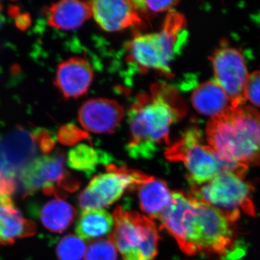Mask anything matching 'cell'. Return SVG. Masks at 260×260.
Masks as SVG:
<instances>
[{
  "label": "cell",
  "instance_id": "6da1fadb",
  "mask_svg": "<svg viewBox=\"0 0 260 260\" xmlns=\"http://www.w3.org/2000/svg\"><path fill=\"white\" fill-rule=\"evenodd\" d=\"M158 220L160 229L167 230L187 255L223 257L235 246L232 222L216 208L181 191H173L170 204Z\"/></svg>",
  "mask_w": 260,
  "mask_h": 260
},
{
  "label": "cell",
  "instance_id": "7a4b0ae2",
  "mask_svg": "<svg viewBox=\"0 0 260 260\" xmlns=\"http://www.w3.org/2000/svg\"><path fill=\"white\" fill-rule=\"evenodd\" d=\"M186 112L185 103L179 93L166 84H154L150 94H139L128 111L130 156L150 158L159 146L169 145L171 126L182 119Z\"/></svg>",
  "mask_w": 260,
  "mask_h": 260
},
{
  "label": "cell",
  "instance_id": "3957f363",
  "mask_svg": "<svg viewBox=\"0 0 260 260\" xmlns=\"http://www.w3.org/2000/svg\"><path fill=\"white\" fill-rule=\"evenodd\" d=\"M208 145L225 161L248 169L260 164V112L252 106H230L207 124Z\"/></svg>",
  "mask_w": 260,
  "mask_h": 260
},
{
  "label": "cell",
  "instance_id": "277c9868",
  "mask_svg": "<svg viewBox=\"0 0 260 260\" xmlns=\"http://www.w3.org/2000/svg\"><path fill=\"white\" fill-rule=\"evenodd\" d=\"M186 20L176 10H169L160 31L135 36L126 43L127 61L145 74L155 70L168 78L173 77L170 64L185 42Z\"/></svg>",
  "mask_w": 260,
  "mask_h": 260
},
{
  "label": "cell",
  "instance_id": "5b68a950",
  "mask_svg": "<svg viewBox=\"0 0 260 260\" xmlns=\"http://www.w3.org/2000/svg\"><path fill=\"white\" fill-rule=\"evenodd\" d=\"M172 162H181L188 171L191 185H201L213 179L220 173L232 172L245 175L246 169L223 160L209 145L203 144L199 129L186 130L165 153Z\"/></svg>",
  "mask_w": 260,
  "mask_h": 260
},
{
  "label": "cell",
  "instance_id": "8992f818",
  "mask_svg": "<svg viewBox=\"0 0 260 260\" xmlns=\"http://www.w3.org/2000/svg\"><path fill=\"white\" fill-rule=\"evenodd\" d=\"M253 188L244 176L232 172L220 173L201 185L191 186L189 197L216 208L234 223L244 213L254 215Z\"/></svg>",
  "mask_w": 260,
  "mask_h": 260
},
{
  "label": "cell",
  "instance_id": "52a82bcc",
  "mask_svg": "<svg viewBox=\"0 0 260 260\" xmlns=\"http://www.w3.org/2000/svg\"><path fill=\"white\" fill-rule=\"evenodd\" d=\"M110 240L124 260H153L158 253L159 234L152 219L118 207L114 213Z\"/></svg>",
  "mask_w": 260,
  "mask_h": 260
},
{
  "label": "cell",
  "instance_id": "ba28073f",
  "mask_svg": "<svg viewBox=\"0 0 260 260\" xmlns=\"http://www.w3.org/2000/svg\"><path fill=\"white\" fill-rule=\"evenodd\" d=\"M107 173L93 178L79 194L78 203L84 210L101 209L119 199L128 188H137L153 179L138 170L109 164Z\"/></svg>",
  "mask_w": 260,
  "mask_h": 260
},
{
  "label": "cell",
  "instance_id": "9c48e42d",
  "mask_svg": "<svg viewBox=\"0 0 260 260\" xmlns=\"http://www.w3.org/2000/svg\"><path fill=\"white\" fill-rule=\"evenodd\" d=\"M64 164V155L59 151L32 160L20 176L24 189L28 193L42 190L56 198L76 190L80 182L67 172Z\"/></svg>",
  "mask_w": 260,
  "mask_h": 260
},
{
  "label": "cell",
  "instance_id": "30bf717a",
  "mask_svg": "<svg viewBox=\"0 0 260 260\" xmlns=\"http://www.w3.org/2000/svg\"><path fill=\"white\" fill-rule=\"evenodd\" d=\"M215 81L223 88L232 107L246 104L245 87L249 73L242 52L237 48L223 46L210 57Z\"/></svg>",
  "mask_w": 260,
  "mask_h": 260
},
{
  "label": "cell",
  "instance_id": "8fae6325",
  "mask_svg": "<svg viewBox=\"0 0 260 260\" xmlns=\"http://www.w3.org/2000/svg\"><path fill=\"white\" fill-rule=\"evenodd\" d=\"M99 26L114 32L143 23L140 13L132 0H84Z\"/></svg>",
  "mask_w": 260,
  "mask_h": 260
},
{
  "label": "cell",
  "instance_id": "7c38bea8",
  "mask_svg": "<svg viewBox=\"0 0 260 260\" xmlns=\"http://www.w3.org/2000/svg\"><path fill=\"white\" fill-rule=\"evenodd\" d=\"M123 117L124 109L120 104L106 99H90L78 112V120L84 129L96 134L113 133Z\"/></svg>",
  "mask_w": 260,
  "mask_h": 260
},
{
  "label": "cell",
  "instance_id": "4fadbf2b",
  "mask_svg": "<svg viewBox=\"0 0 260 260\" xmlns=\"http://www.w3.org/2000/svg\"><path fill=\"white\" fill-rule=\"evenodd\" d=\"M93 80V69L88 61L73 57L58 65L54 85L64 99H78L88 92Z\"/></svg>",
  "mask_w": 260,
  "mask_h": 260
},
{
  "label": "cell",
  "instance_id": "5bb4252c",
  "mask_svg": "<svg viewBox=\"0 0 260 260\" xmlns=\"http://www.w3.org/2000/svg\"><path fill=\"white\" fill-rule=\"evenodd\" d=\"M3 145L6 171L13 173L20 168L25 169L37 155L38 147L32 133L18 128L5 138Z\"/></svg>",
  "mask_w": 260,
  "mask_h": 260
},
{
  "label": "cell",
  "instance_id": "9a60e30c",
  "mask_svg": "<svg viewBox=\"0 0 260 260\" xmlns=\"http://www.w3.org/2000/svg\"><path fill=\"white\" fill-rule=\"evenodd\" d=\"M86 3L80 0H59L47 12L48 23L62 30L79 28L91 17Z\"/></svg>",
  "mask_w": 260,
  "mask_h": 260
},
{
  "label": "cell",
  "instance_id": "2e32d148",
  "mask_svg": "<svg viewBox=\"0 0 260 260\" xmlns=\"http://www.w3.org/2000/svg\"><path fill=\"white\" fill-rule=\"evenodd\" d=\"M36 231L35 223L24 218L13 200L0 202V246L34 235Z\"/></svg>",
  "mask_w": 260,
  "mask_h": 260
},
{
  "label": "cell",
  "instance_id": "e0dca14e",
  "mask_svg": "<svg viewBox=\"0 0 260 260\" xmlns=\"http://www.w3.org/2000/svg\"><path fill=\"white\" fill-rule=\"evenodd\" d=\"M195 110L205 116H218L230 107L229 97L215 80L200 84L194 89L191 97Z\"/></svg>",
  "mask_w": 260,
  "mask_h": 260
},
{
  "label": "cell",
  "instance_id": "ac0fdd59",
  "mask_svg": "<svg viewBox=\"0 0 260 260\" xmlns=\"http://www.w3.org/2000/svg\"><path fill=\"white\" fill-rule=\"evenodd\" d=\"M140 206L150 219H158L170 204L172 192L161 179H153L138 186Z\"/></svg>",
  "mask_w": 260,
  "mask_h": 260
},
{
  "label": "cell",
  "instance_id": "d6986e66",
  "mask_svg": "<svg viewBox=\"0 0 260 260\" xmlns=\"http://www.w3.org/2000/svg\"><path fill=\"white\" fill-rule=\"evenodd\" d=\"M114 225L113 215L105 210H84L77 222L76 233L80 239L91 240L110 234Z\"/></svg>",
  "mask_w": 260,
  "mask_h": 260
},
{
  "label": "cell",
  "instance_id": "ffe728a7",
  "mask_svg": "<svg viewBox=\"0 0 260 260\" xmlns=\"http://www.w3.org/2000/svg\"><path fill=\"white\" fill-rule=\"evenodd\" d=\"M75 216L74 207L61 198L48 202L40 211L43 225L48 231L54 233L66 231L74 221Z\"/></svg>",
  "mask_w": 260,
  "mask_h": 260
},
{
  "label": "cell",
  "instance_id": "44dd1931",
  "mask_svg": "<svg viewBox=\"0 0 260 260\" xmlns=\"http://www.w3.org/2000/svg\"><path fill=\"white\" fill-rule=\"evenodd\" d=\"M101 161L99 153L86 145H78L68 154L69 167L87 174L93 172Z\"/></svg>",
  "mask_w": 260,
  "mask_h": 260
},
{
  "label": "cell",
  "instance_id": "7402d4cb",
  "mask_svg": "<svg viewBox=\"0 0 260 260\" xmlns=\"http://www.w3.org/2000/svg\"><path fill=\"white\" fill-rule=\"evenodd\" d=\"M85 251V243L74 235L66 236L56 246V255L59 260H80Z\"/></svg>",
  "mask_w": 260,
  "mask_h": 260
},
{
  "label": "cell",
  "instance_id": "603a6c76",
  "mask_svg": "<svg viewBox=\"0 0 260 260\" xmlns=\"http://www.w3.org/2000/svg\"><path fill=\"white\" fill-rule=\"evenodd\" d=\"M117 249L110 239L96 241L88 246L85 260H117Z\"/></svg>",
  "mask_w": 260,
  "mask_h": 260
},
{
  "label": "cell",
  "instance_id": "cb8c5ba5",
  "mask_svg": "<svg viewBox=\"0 0 260 260\" xmlns=\"http://www.w3.org/2000/svg\"><path fill=\"white\" fill-rule=\"evenodd\" d=\"M87 132L80 129L74 124H66L58 130L57 139L61 144L64 145H74L82 141L88 139Z\"/></svg>",
  "mask_w": 260,
  "mask_h": 260
},
{
  "label": "cell",
  "instance_id": "d4e9b609",
  "mask_svg": "<svg viewBox=\"0 0 260 260\" xmlns=\"http://www.w3.org/2000/svg\"><path fill=\"white\" fill-rule=\"evenodd\" d=\"M245 99L254 107H260V70L249 75L245 87Z\"/></svg>",
  "mask_w": 260,
  "mask_h": 260
},
{
  "label": "cell",
  "instance_id": "484cf974",
  "mask_svg": "<svg viewBox=\"0 0 260 260\" xmlns=\"http://www.w3.org/2000/svg\"><path fill=\"white\" fill-rule=\"evenodd\" d=\"M39 149L44 153H49L55 145L54 138L45 129H39L32 133Z\"/></svg>",
  "mask_w": 260,
  "mask_h": 260
},
{
  "label": "cell",
  "instance_id": "4316f807",
  "mask_svg": "<svg viewBox=\"0 0 260 260\" xmlns=\"http://www.w3.org/2000/svg\"><path fill=\"white\" fill-rule=\"evenodd\" d=\"M179 2V0H145L147 8L154 13H162L171 10Z\"/></svg>",
  "mask_w": 260,
  "mask_h": 260
},
{
  "label": "cell",
  "instance_id": "83f0119b",
  "mask_svg": "<svg viewBox=\"0 0 260 260\" xmlns=\"http://www.w3.org/2000/svg\"><path fill=\"white\" fill-rule=\"evenodd\" d=\"M136 6L137 9L138 10L140 14L147 15L148 12V8H147L145 0H132Z\"/></svg>",
  "mask_w": 260,
  "mask_h": 260
},
{
  "label": "cell",
  "instance_id": "f1b7e54d",
  "mask_svg": "<svg viewBox=\"0 0 260 260\" xmlns=\"http://www.w3.org/2000/svg\"><path fill=\"white\" fill-rule=\"evenodd\" d=\"M5 165L4 153H3V145L0 143V172L3 170V167Z\"/></svg>",
  "mask_w": 260,
  "mask_h": 260
}]
</instances>
